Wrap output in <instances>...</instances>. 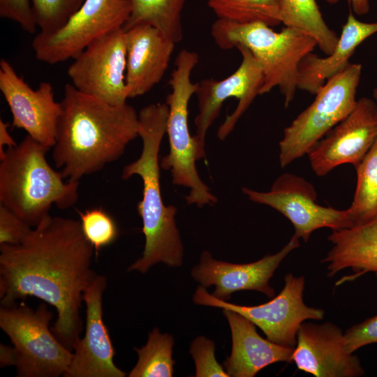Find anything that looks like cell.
Instances as JSON below:
<instances>
[{"instance_id": "21", "label": "cell", "mask_w": 377, "mask_h": 377, "mask_svg": "<svg viewBox=\"0 0 377 377\" xmlns=\"http://www.w3.org/2000/svg\"><path fill=\"white\" fill-rule=\"evenodd\" d=\"M328 240L333 246L321 260L327 264V276H333L346 268L353 272L342 277L336 286L370 272L377 276V219L363 225L332 230Z\"/></svg>"}, {"instance_id": "25", "label": "cell", "mask_w": 377, "mask_h": 377, "mask_svg": "<svg viewBox=\"0 0 377 377\" xmlns=\"http://www.w3.org/2000/svg\"><path fill=\"white\" fill-rule=\"evenodd\" d=\"M355 170V191L347 209L349 228L377 219V139Z\"/></svg>"}, {"instance_id": "17", "label": "cell", "mask_w": 377, "mask_h": 377, "mask_svg": "<svg viewBox=\"0 0 377 377\" xmlns=\"http://www.w3.org/2000/svg\"><path fill=\"white\" fill-rule=\"evenodd\" d=\"M106 278L98 274L86 289L85 332L73 345V357L64 377H124L113 360L115 351L103 320V294Z\"/></svg>"}, {"instance_id": "34", "label": "cell", "mask_w": 377, "mask_h": 377, "mask_svg": "<svg viewBox=\"0 0 377 377\" xmlns=\"http://www.w3.org/2000/svg\"><path fill=\"white\" fill-rule=\"evenodd\" d=\"M17 143L15 141L8 131V124L0 119V158H1L6 151V148L16 146Z\"/></svg>"}, {"instance_id": "37", "label": "cell", "mask_w": 377, "mask_h": 377, "mask_svg": "<svg viewBox=\"0 0 377 377\" xmlns=\"http://www.w3.org/2000/svg\"><path fill=\"white\" fill-rule=\"evenodd\" d=\"M373 96H374V101L376 102L377 103V87H376L374 89V91H373Z\"/></svg>"}, {"instance_id": "32", "label": "cell", "mask_w": 377, "mask_h": 377, "mask_svg": "<svg viewBox=\"0 0 377 377\" xmlns=\"http://www.w3.org/2000/svg\"><path fill=\"white\" fill-rule=\"evenodd\" d=\"M1 17L17 23L29 34H34L37 27L31 0H0Z\"/></svg>"}, {"instance_id": "29", "label": "cell", "mask_w": 377, "mask_h": 377, "mask_svg": "<svg viewBox=\"0 0 377 377\" xmlns=\"http://www.w3.org/2000/svg\"><path fill=\"white\" fill-rule=\"evenodd\" d=\"M84 0H31L37 27L50 34L61 28Z\"/></svg>"}, {"instance_id": "22", "label": "cell", "mask_w": 377, "mask_h": 377, "mask_svg": "<svg viewBox=\"0 0 377 377\" xmlns=\"http://www.w3.org/2000/svg\"><path fill=\"white\" fill-rule=\"evenodd\" d=\"M376 32L377 22H361L350 11L333 52L325 57L312 52L302 59L298 68L297 88L315 95L327 80L350 63L356 48Z\"/></svg>"}, {"instance_id": "26", "label": "cell", "mask_w": 377, "mask_h": 377, "mask_svg": "<svg viewBox=\"0 0 377 377\" xmlns=\"http://www.w3.org/2000/svg\"><path fill=\"white\" fill-rule=\"evenodd\" d=\"M217 19L238 23L260 22L272 27L282 23L281 0H206Z\"/></svg>"}, {"instance_id": "8", "label": "cell", "mask_w": 377, "mask_h": 377, "mask_svg": "<svg viewBox=\"0 0 377 377\" xmlns=\"http://www.w3.org/2000/svg\"><path fill=\"white\" fill-rule=\"evenodd\" d=\"M361 73V64L349 63L327 80L315 94L313 101L284 128L279 144L281 168L307 155L353 110Z\"/></svg>"}, {"instance_id": "15", "label": "cell", "mask_w": 377, "mask_h": 377, "mask_svg": "<svg viewBox=\"0 0 377 377\" xmlns=\"http://www.w3.org/2000/svg\"><path fill=\"white\" fill-rule=\"evenodd\" d=\"M0 90L11 112L13 126L24 129L40 144L52 148L61 107L54 99L52 84L42 82L34 90L8 61L1 59Z\"/></svg>"}, {"instance_id": "5", "label": "cell", "mask_w": 377, "mask_h": 377, "mask_svg": "<svg viewBox=\"0 0 377 377\" xmlns=\"http://www.w3.org/2000/svg\"><path fill=\"white\" fill-rule=\"evenodd\" d=\"M211 35L221 50H230L237 45L246 47L263 69L264 80L260 95L278 87L286 108L298 89L301 61L317 46L312 36L300 29L285 27L277 32L260 22L238 23L217 19L212 25Z\"/></svg>"}, {"instance_id": "27", "label": "cell", "mask_w": 377, "mask_h": 377, "mask_svg": "<svg viewBox=\"0 0 377 377\" xmlns=\"http://www.w3.org/2000/svg\"><path fill=\"white\" fill-rule=\"evenodd\" d=\"M173 337L161 333L154 328L148 335L146 344L134 350L138 354V361L129 372V377H172Z\"/></svg>"}, {"instance_id": "16", "label": "cell", "mask_w": 377, "mask_h": 377, "mask_svg": "<svg viewBox=\"0 0 377 377\" xmlns=\"http://www.w3.org/2000/svg\"><path fill=\"white\" fill-rule=\"evenodd\" d=\"M299 246L300 239L293 235L279 252L244 264L218 260L208 251H204L191 274L205 288L214 286L212 295L223 301L230 300L233 293L242 290H256L273 297L275 291L269 284L270 279L288 254Z\"/></svg>"}, {"instance_id": "12", "label": "cell", "mask_w": 377, "mask_h": 377, "mask_svg": "<svg viewBox=\"0 0 377 377\" xmlns=\"http://www.w3.org/2000/svg\"><path fill=\"white\" fill-rule=\"evenodd\" d=\"M126 40L124 28L91 43L68 68L72 84L83 94L113 105L126 103Z\"/></svg>"}, {"instance_id": "6", "label": "cell", "mask_w": 377, "mask_h": 377, "mask_svg": "<svg viewBox=\"0 0 377 377\" xmlns=\"http://www.w3.org/2000/svg\"><path fill=\"white\" fill-rule=\"evenodd\" d=\"M198 61L195 52L186 49L182 50L175 59L169 80L171 91L165 99L169 108L166 133L170 150L161 159L160 166L170 171L173 184L189 188L185 197L188 205L202 207L214 205L217 198L198 173V146L188 126V103L198 87V82L191 81V75Z\"/></svg>"}, {"instance_id": "2", "label": "cell", "mask_w": 377, "mask_h": 377, "mask_svg": "<svg viewBox=\"0 0 377 377\" xmlns=\"http://www.w3.org/2000/svg\"><path fill=\"white\" fill-rule=\"evenodd\" d=\"M52 158L68 181L79 182L118 160L139 137V117L127 103L110 105L66 84Z\"/></svg>"}, {"instance_id": "23", "label": "cell", "mask_w": 377, "mask_h": 377, "mask_svg": "<svg viewBox=\"0 0 377 377\" xmlns=\"http://www.w3.org/2000/svg\"><path fill=\"white\" fill-rule=\"evenodd\" d=\"M128 1L131 13L124 27V31L138 24H147L175 44L182 40V15L186 0Z\"/></svg>"}, {"instance_id": "20", "label": "cell", "mask_w": 377, "mask_h": 377, "mask_svg": "<svg viewBox=\"0 0 377 377\" xmlns=\"http://www.w3.org/2000/svg\"><path fill=\"white\" fill-rule=\"evenodd\" d=\"M230 328L232 350L223 362L229 376L253 377L265 367L276 362H292L294 348L263 339L256 325L236 311L223 309Z\"/></svg>"}, {"instance_id": "9", "label": "cell", "mask_w": 377, "mask_h": 377, "mask_svg": "<svg viewBox=\"0 0 377 377\" xmlns=\"http://www.w3.org/2000/svg\"><path fill=\"white\" fill-rule=\"evenodd\" d=\"M305 279L288 273L284 286L270 301L256 306L232 304L209 294L205 287H198L193 296L195 304L229 309L237 312L258 327L269 341L295 348L297 334L306 320H322L324 310L309 306L303 300Z\"/></svg>"}, {"instance_id": "4", "label": "cell", "mask_w": 377, "mask_h": 377, "mask_svg": "<svg viewBox=\"0 0 377 377\" xmlns=\"http://www.w3.org/2000/svg\"><path fill=\"white\" fill-rule=\"evenodd\" d=\"M50 149L27 135L0 158V204L32 228L53 205L68 209L78 199L79 182L64 181L52 168L46 159Z\"/></svg>"}, {"instance_id": "7", "label": "cell", "mask_w": 377, "mask_h": 377, "mask_svg": "<svg viewBox=\"0 0 377 377\" xmlns=\"http://www.w3.org/2000/svg\"><path fill=\"white\" fill-rule=\"evenodd\" d=\"M53 313L43 302L34 309L24 302L1 305L0 327L10 339L18 377H59L71 364L73 351L50 328Z\"/></svg>"}, {"instance_id": "35", "label": "cell", "mask_w": 377, "mask_h": 377, "mask_svg": "<svg viewBox=\"0 0 377 377\" xmlns=\"http://www.w3.org/2000/svg\"><path fill=\"white\" fill-rule=\"evenodd\" d=\"M17 357L13 346L0 344V366L3 368L8 366H15Z\"/></svg>"}, {"instance_id": "36", "label": "cell", "mask_w": 377, "mask_h": 377, "mask_svg": "<svg viewBox=\"0 0 377 377\" xmlns=\"http://www.w3.org/2000/svg\"><path fill=\"white\" fill-rule=\"evenodd\" d=\"M328 3L334 4L340 0H324ZM353 12L357 15H363L369 11V0H348Z\"/></svg>"}, {"instance_id": "11", "label": "cell", "mask_w": 377, "mask_h": 377, "mask_svg": "<svg viewBox=\"0 0 377 377\" xmlns=\"http://www.w3.org/2000/svg\"><path fill=\"white\" fill-rule=\"evenodd\" d=\"M242 61L237 70L221 80L205 79L198 82L195 92L198 113L195 118L194 135L199 160L205 156V138L208 129L219 117L224 101L232 97L239 100L232 114L228 115L219 128L217 137L223 140L234 129L238 120L260 95L264 75L259 62L245 47L237 45Z\"/></svg>"}, {"instance_id": "28", "label": "cell", "mask_w": 377, "mask_h": 377, "mask_svg": "<svg viewBox=\"0 0 377 377\" xmlns=\"http://www.w3.org/2000/svg\"><path fill=\"white\" fill-rule=\"evenodd\" d=\"M82 230L86 239L94 247L96 256L103 248L112 244L119 231L112 219L101 208L78 211Z\"/></svg>"}, {"instance_id": "13", "label": "cell", "mask_w": 377, "mask_h": 377, "mask_svg": "<svg viewBox=\"0 0 377 377\" xmlns=\"http://www.w3.org/2000/svg\"><path fill=\"white\" fill-rule=\"evenodd\" d=\"M242 190L251 201L269 206L287 218L294 227L293 235L304 242L313 232L323 228L332 230L349 228L347 209H337L318 204L314 186L292 173L278 177L268 191L247 187Z\"/></svg>"}, {"instance_id": "3", "label": "cell", "mask_w": 377, "mask_h": 377, "mask_svg": "<svg viewBox=\"0 0 377 377\" xmlns=\"http://www.w3.org/2000/svg\"><path fill=\"white\" fill-rule=\"evenodd\" d=\"M168 111L166 103H151L141 109L138 114L141 154L121 172L123 179L138 175L142 181V198L137 204V212L142 219L145 244L142 256L128 271L145 274L158 263L170 267L183 263L184 246L175 220L177 209L172 205H165L161 189L159 152L167 131Z\"/></svg>"}, {"instance_id": "14", "label": "cell", "mask_w": 377, "mask_h": 377, "mask_svg": "<svg viewBox=\"0 0 377 377\" xmlns=\"http://www.w3.org/2000/svg\"><path fill=\"white\" fill-rule=\"evenodd\" d=\"M377 139V103L362 97L353 110L307 154L314 173L323 177L339 165L355 168Z\"/></svg>"}, {"instance_id": "31", "label": "cell", "mask_w": 377, "mask_h": 377, "mask_svg": "<svg viewBox=\"0 0 377 377\" xmlns=\"http://www.w3.org/2000/svg\"><path fill=\"white\" fill-rule=\"evenodd\" d=\"M34 228L0 204V245L22 243Z\"/></svg>"}, {"instance_id": "10", "label": "cell", "mask_w": 377, "mask_h": 377, "mask_svg": "<svg viewBox=\"0 0 377 377\" xmlns=\"http://www.w3.org/2000/svg\"><path fill=\"white\" fill-rule=\"evenodd\" d=\"M130 13L128 0H84L61 28L36 34L31 43L36 58L50 65L75 59L96 39L124 28Z\"/></svg>"}, {"instance_id": "18", "label": "cell", "mask_w": 377, "mask_h": 377, "mask_svg": "<svg viewBox=\"0 0 377 377\" xmlns=\"http://www.w3.org/2000/svg\"><path fill=\"white\" fill-rule=\"evenodd\" d=\"M292 361L298 369L316 377H358L364 374L359 358L347 350L342 330L330 322L301 324Z\"/></svg>"}, {"instance_id": "30", "label": "cell", "mask_w": 377, "mask_h": 377, "mask_svg": "<svg viewBox=\"0 0 377 377\" xmlns=\"http://www.w3.org/2000/svg\"><path fill=\"white\" fill-rule=\"evenodd\" d=\"M189 353L195 362L196 377H230L216 360L212 340L204 336L198 337L193 341Z\"/></svg>"}, {"instance_id": "33", "label": "cell", "mask_w": 377, "mask_h": 377, "mask_svg": "<svg viewBox=\"0 0 377 377\" xmlns=\"http://www.w3.org/2000/svg\"><path fill=\"white\" fill-rule=\"evenodd\" d=\"M344 339L346 349L350 353L366 345L377 343V315L348 328Z\"/></svg>"}, {"instance_id": "1", "label": "cell", "mask_w": 377, "mask_h": 377, "mask_svg": "<svg viewBox=\"0 0 377 377\" xmlns=\"http://www.w3.org/2000/svg\"><path fill=\"white\" fill-rule=\"evenodd\" d=\"M94 250L80 221L48 215L22 243L0 245L1 304L28 297L50 304L57 313L52 331L73 351L83 329V295L98 275Z\"/></svg>"}, {"instance_id": "24", "label": "cell", "mask_w": 377, "mask_h": 377, "mask_svg": "<svg viewBox=\"0 0 377 377\" xmlns=\"http://www.w3.org/2000/svg\"><path fill=\"white\" fill-rule=\"evenodd\" d=\"M282 24L312 36L326 55L331 54L339 36L325 22L316 0H281Z\"/></svg>"}, {"instance_id": "19", "label": "cell", "mask_w": 377, "mask_h": 377, "mask_svg": "<svg viewBox=\"0 0 377 377\" xmlns=\"http://www.w3.org/2000/svg\"><path fill=\"white\" fill-rule=\"evenodd\" d=\"M125 32L126 82L129 98H135L145 94L161 82L175 43L147 24L134 26Z\"/></svg>"}]
</instances>
